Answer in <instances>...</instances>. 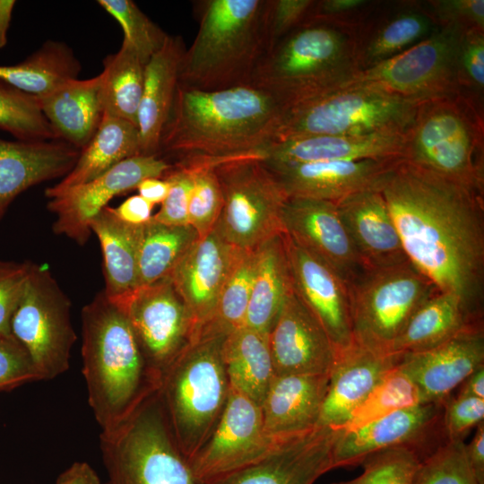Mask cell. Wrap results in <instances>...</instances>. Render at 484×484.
I'll use <instances>...</instances> for the list:
<instances>
[{
	"label": "cell",
	"mask_w": 484,
	"mask_h": 484,
	"mask_svg": "<svg viewBox=\"0 0 484 484\" xmlns=\"http://www.w3.org/2000/svg\"><path fill=\"white\" fill-rule=\"evenodd\" d=\"M379 189L410 263L482 322L484 195L403 159Z\"/></svg>",
	"instance_id": "1"
},
{
	"label": "cell",
	"mask_w": 484,
	"mask_h": 484,
	"mask_svg": "<svg viewBox=\"0 0 484 484\" xmlns=\"http://www.w3.org/2000/svg\"><path fill=\"white\" fill-rule=\"evenodd\" d=\"M286 108L251 84L200 91L178 83L163 127L160 154L223 157L263 150L273 139Z\"/></svg>",
	"instance_id": "2"
},
{
	"label": "cell",
	"mask_w": 484,
	"mask_h": 484,
	"mask_svg": "<svg viewBox=\"0 0 484 484\" xmlns=\"http://www.w3.org/2000/svg\"><path fill=\"white\" fill-rule=\"evenodd\" d=\"M81 318L88 402L107 432L158 393L161 378L148 364L126 315L103 290L83 307Z\"/></svg>",
	"instance_id": "3"
},
{
	"label": "cell",
	"mask_w": 484,
	"mask_h": 484,
	"mask_svg": "<svg viewBox=\"0 0 484 484\" xmlns=\"http://www.w3.org/2000/svg\"><path fill=\"white\" fill-rule=\"evenodd\" d=\"M182 56L178 83L200 91L248 85L268 48V0H207Z\"/></svg>",
	"instance_id": "4"
},
{
	"label": "cell",
	"mask_w": 484,
	"mask_h": 484,
	"mask_svg": "<svg viewBox=\"0 0 484 484\" xmlns=\"http://www.w3.org/2000/svg\"><path fill=\"white\" fill-rule=\"evenodd\" d=\"M354 47L352 30L306 22L266 50L250 84L272 93L287 110L346 85L359 72Z\"/></svg>",
	"instance_id": "5"
},
{
	"label": "cell",
	"mask_w": 484,
	"mask_h": 484,
	"mask_svg": "<svg viewBox=\"0 0 484 484\" xmlns=\"http://www.w3.org/2000/svg\"><path fill=\"white\" fill-rule=\"evenodd\" d=\"M483 114L464 94L419 102L404 160L484 195Z\"/></svg>",
	"instance_id": "6"
},
{
	"label": "cell",
	"mask_w": 484,
	"mask_h": 484,
	"mask_svg": "<svg viewBox=\"0 0 484 484\" xmlns=\"http://www.w3.org/2000/svg\"><path fill=\"white\" fill-rule=\"evenodd\" d=\"M224 338L199 333L161 377L159 394L176 443L187 460L208 439L226 402L229 382L221 354Z\"/></svg>",
	"instance_id": "7"
},
{
	"label": "cell",
	"mask_w": 484,
	"mask_h": 484,
	"mask_svg": "<svg viewBox=\"0 0 484 484\" xmlns=\"http://www.w3.org/2000/svg\"><path fill=\"white\" fill-rule=\"evenodd\" d=\"M107 484H198L170 429L159 392L100 433Z\"/></svg>",
	"instance_id": "8"
},
{
	"label": "cell",
	"mask_w": 484,
	"mask_h": 484,
	"mask_svg": "<svg viewBox=\"0 0 484 484\" xmlns=\"http://www.w3.org/2000/svg\"><path fill=\"white\" fill-rule=\"evenodd\" d=\"M419 102L348 83L288 108L272 141L407 133Z\"/></svg>",
	"instance_id": "9"
},
{
	"label": "cell",
	"mask_w": 484,
	"mask_h": 484,
	"mask_svg": "<svg viewBox=\"0 0 484 484\" xmlns=\"http://www.w3.org/2000/svg\"><path fill=\"white\" fill-rule=\"evenodd\" d=\"M264 159L262 150L236 154L214 168L223 198L215 229L243 250L282 234L281 217L288 196Z\"/></svg>",
	"instance_id": "10"
},
{
	"label": "cell",
	"mask_w": 484,
	"mask_h": 484,
	"mask_svg": "<svg viewBox=\"0 0 484 484\" xmlns=\"http://www.w3.org/2000/svg\"><path fill=\"white\" fill-rule=\"evenodd\" d=\"M436 291L410 262L367 269L348 286L353 342L388 355L414 313Z\"/></svg>",
	"instance_id": "11"
},
{
	"label": "cell",
	"mask_w": 484,
	"mask_h": 484,
	"mask_svg": "<svg viewBox=\"0 0 484 484\" xmlns=\"http://www.w3.org/2000/svg\"><path fill=\"white\" fill-rule=\"evenodd\" d=\"M10 333L29 354L41 380L54 379L68 370L77 338L71 302L46 267L31 263Z\"/></svg>",
	"instance_id": "12"
},
{
	"label": "cell",
	"mask_w": 484,
	"mask_h": 484,
	"mask_svg": "<svg viewBox=\"0 0 484 484\" xmlns=\"http://www.w3.org/2000/svg\"><path fill=\"white\" fill-rule=\"evenodd\" d=\"M464 32L456 26H440L431 36L402 53L358 72L348 83L416 102L462 94L456 61Z\"/></svg>",
	"instance_id": "13"
},
{
	"label": "cell",
	"mask_w": 484,
	"mask_h": 484,
	"mask_svg": "<svg viewBox=\"0 0 484 484\" xmlns=\"http://www.w3.org/2000/svg\"><path fill=\"white\" fill-rule=\"evenodd\" d=\"M283 439L265 433L261 406L229 386L215 428L188 462L196 481L207 483L262 460Z\"/></svg>",
	"instance_id": "14"
},
{
	"label": "cell",
	"mask_w": 484,
	"mask_h": 484,
	"mask_svg": "<svg viewBox=\"0 0 484 484\" xmlns=\"http://www.w3.org/2000/svg\"><path fill=\"white\" fill-rule=\"evenodd\" d=\"M113 300L126 315L148 364L161 378L194 333L190 313L169 276Z\"/></svg>",
	"instance_id": "15"
},
{
	"label": "cell",
	"mask_w": 484,
	"mask_h": 484,
	"mask_svg": "<svg viewBox=\"0 0 484 484\" xmlns=\"http://www.w3.org/2000/svg\"><path fill=\"white\" fill-rule=\"evenodd\" d=\"M171 164L155 155H137L122 160L99 177L49 199L48 208L56 214V234L84 245L91 222L115 196L136 189L145 178L160 177Z\"/></svg>",
	"instance_id": "16"
},
{
	"label": "cell",
	"mask_w": 484,
	"mask_h": 484,
	"mask_svg": "<svg viewBox=\"0 0 484 484\" xmlns=\"http://www.w3.org/2000/svg\"><path fill=\"white\" fill-rule=\"evenodd\" d=\"M281 219L282 233L327 265L347 287L367 269L335 203L288 197Z\"/></svg>",
	"instance_id": "17"
},
{
	"label": "cell",
	"mask_w": 484,
	"mask_h": 484,
	"mask_svg": "<svg viewBox=\"0 0 484 484\" xmlns=\"http://www.w3.org/2000/svg\"><path fill=\"white\" fill-rule=\"evenodd\" d=\"M439 28L427 1H377L354 31L359 72L402 53Z\"/></svg>",
	"instance_id": "18"
},
{
	"label": "cell",
	"mask_w": 484,
	"mask_h": 484,
	"mask_svg": "<svg viewBox=\"0 0 484 484\" xmlns=\"http://www.w3.org/2000/svg\"><path fill=\"white\" fill-rule=\"evenodd\" d=\"M275 376L330 374L338 357L328 334L293 289L268 333Z\"/></svg>",
	"instance_id": "19"
},
{
	"label": "cell",
	"mask_w": 484,
	"mask_h": 484,
	"mask_svg": "<svg viewBox=\"0 0 484 484\" xmlns=\"http://www.w3.org/2000/svg\"><path fill=\"white\" fill-rule=\"evenodd\" d=\"M242 250L223 238L214 227L191 246L171 272L169 278L194 323L192 338L211 320Z\"/></svg>",
	"instance_id": "20"
},
{
	"label": "cell",
	"mask_w": 484,
	"mask_h": 484,
	"mask_svg": "<svg viewBox=\"0 0 484 484\" xmlns=\"http://www.w3.org/2000/svg\"><path fill=\"white\" fill-rule=\"evenodd\" d=\"M283 235L292 289L323 326L337 353L353 344L347 285L324 263Z\"/></svg>",
	"instance_id": "21"
},
{
	"label": "cell",
	"mask_w": 484,
	"mask_h": 484,
	"mask_svg": "<svg viewBox=\"0 0 484 484\" xmlns=\"http://www.w3.org/2000/svg\"><path fill=\"white\" fill-rule=\"evenodd\" d=\"M337 432L316 427L287 437L262 460L202 484H314L333 469L332 453Z\"/></svg>",
	"instance_id": "22"
},
{
	"label": "cell",
	"mask_w": 484,
	"mask_h": 484,
	"mask_svg": "<svg viewBox=\"0 0 484 484\" xmlns=\"http://www.w3.org/2000/svg\"><path fill=\"white\" fill-rule=\"evenodd\" d=\"M484 366L483 324H471L444 343L399 355L398 368L418 387L424 403L444 402L472 372Z\"/></svg>",
	"instance_id": "23"
},
{
	"label": "cell",
	"mask_w": 484,
	"mask_h": 484,
	"mask_svg": "<svg viewBox=\"0 0 484 484\" xmlns=\"http://www.w3.org/2000/svg\"><path fill=\"white\" fill-rule=\"evenodd\" d=\"M443 404H419L356 428L338 429L333 445V469L359 465L371 453L393 446L411 445L423 452L421 444L443 427Z\"/></svg>",
	"instance_id": "24"
},
{
	"label": "cell",
	"mask_w": 484,
	"mask_h": 484,
	"mask_svg": "<svg viewBox=\"0 0 484 484\" xmlns=\"http://www.w3.org/2000/svg\"><path fill=\"white\" fill-rule=\"evenodd\" d=\"M400 160H327L277 164L264 160L288 197L337 203L355 193L380 188Z\"/></svg>",
	"instance_id": "25"
},
{
	"label": "cell",
	"mask_w": 484,
	"mask_h": 484,
	"mask_svg": "<svg viewBox=\"0 0 484 484\" xmlns=\"http://www.w3.org/2000/svg\"><path fill=\"white\" fill-rule=\"evenodd\" d=\"M335 203L367 269L410 262L379 188L355 193Z\"/></svg>",
	"instance_id": "26"
},
{
	"label": "cell",
	"mask_w": 484,
	"mask_h": 484,
	"mask_svg": "<svg viewBox=\"0 0 484 484\" xmlns=\"http://www.w3.org/2000/svg\"><path fill=\"white\" fill-rule=\"evenodd\" d=\"M398 360L399 355L378 354L354 342L339 353L330 372L317 427L343 429L354 411Z\"/></svg>",
	"instance_id": "27"
},
{
	"label": "cell",
	"mask_w": 484,
	"mask_h": 484,
	"mask_svg": "<svg viewBox=\"0 0 484 484\" xmlns=\"http://www.w3.org/2000/svg\"><path fill=\"white\" fill-rule=\"evenodd\" d=\"M406 133L366 135H313L271 142L262 151L269 163L327 160H386L405 156Z\"/></svg>",
	"instance_id": "28"
},
{
	"label": "cell",
	"mask_w": 484,
	"mask_h": 484,
	"mask_svg": "<svg viewBox=\"0 0 484 484\" xmlns=\"http://www.w3.org/2000/svg\"><path fill=\"white\" fill-rule=\"evenodd\" d=\"M80 151L61 140L7 141L0 138V220L28 188L65 177Z\"/></svg>",
	"instance_id": "29"
},
{
	"label": "cell",
	"mask_w": 484,
	"mask_h": 484,
	"mask_svg": "<svg viewBox=\"0 0 484 484\" xmlns=\"http://www.w3.org/2000/svg\"><path fill=\"white\" fill-rule=\"evenodd\" d=\"M329 376H274L261 404L265 433L286 438L316 428Z\"/></svg>",
	"instance_id": "30"
},
{
	"label": "cell",
	"mask_w": 484,
	"mask_h": 484,
	"mask_svg": "<svg viewBox=\"0 0 484 484\" xmlns=\"http://www.w3.org/2000/svg\"><path fill=\"white\" fill-rule=\"evenodd\" d=\"M185 50L180 37L168 35L161 48L145 65L137 116L141 155L159 156L160 136L178 85Z\"/></svg>",
	"instance_id": "31"
},
{
	"label": "cell",
	"mask_w": 484,
	"mask_h": 484,
	"mask_svg": "<svg viewBox=\"0 0 484 484\" xmlns=\"http://www.w3.org/2000/svg\"><path fill=\"white\" fill-rule=\"evenodd\" d=\"M37 98L57 138L79 151L89 143L104 116L99 74L68 81Z\"/></svg>",
	"instance_id": "32"
},
{
	"label": "cell",
	"mask_w": 484,
	"mask_h": 484,
	"mask_svg": "<svg viewBox=\"0 0 484 484\" xmlns=\"http://www.w3.org/2000/svg\"><path fill=\"white\" fill-rule=\"evenodd\" d=\"M141 155L137 126L104 113L101 123L68 174L56 185L46 189L48 198L85 184L128 158Z\"/></svg>",
	"instance_id": "33"
},
{
	"label": "cell",
	"mask_w": 484,
	"mask_h": 484,
	"mask_svg": "<svg viewBox=\"0 0 484 484\" xmlns=\"http://www.w3.org/2000/svg\"><path fill=\"white\" fill-rule=\"evenodd\" d=\"M141 226L119 220L109 206L91 222V232L99 238L105 279L104 293L120 298L138 288L137 255Z\"/></svg>",
	"instance_id": "34"
},
{
	"label": "cell",
	"mask_w": 484,
	"mask_h": 484,
	"mask_svg": "<svg viewBox=\"0 0 484 484\" xmlns=\"http://www.w3.org/2000/svg\"><path fill=\"white\" fill-rule=\"evenodd\" d=\"M221 354L229 386L261 406L275 376L268 333L243 325L225 336Z\"/></svg>",
	"instance_id": "35"
},
{
	"label": "cell",
	"mask_w": 484,
	"mask_h": 484,
	"mask_svg": "<svg viewBox=\"0 0 484 484\" xmlns=\"http://www.w3.org/2000/svg\"><path fill=\"white\" fill-rule=\"evenodd\" d=\"M257 264L244 325L268 333L292 290L283 235L256 247Z\"/></svg>",
	"instance_id": "36"
},
{
	"label": "cell",
	"mask_w": 484,
	"mask_h": 484,
	"mask_svg": "<svg viewBox=\"0 0 484 484\" xmlns=\"http://www.w3.org/2000/svg\"><path fill=\"white\" fill-rule=\"evenodd\" d=\"M483 324L472 320L454 295L436 291L414 313L388 350V355L433 349L466 327Z\"/></svg>",
	"instance_id": "37"
},
{
	"label": "cell",
	"mask_w": 484,
	"mask_h": 484,
	"mask_svg": "<svg viewBox=\"0 0 484 484\" xmlns=\"http://www.w3.org/2000/svg\"><path fill=\"white\" fill-rule=\"evenodd\" d=\"M80 70L78 59L65 43L48 40L21 63L0 65V82L40 97L78 79Z\"/></svg>",
	"instance_id": "38"
},
{
	"label": "cell",
	"mask_w": 484,
	"mask_h": 484,
	"mask_svg": "<svg viewBox=\"0 0 484 484\" xmlns=\"http://www.w3.org/2000/svg\"><path fill=\"white\" fill-rule=\"evenodd\" d=\"M145 65L125 41L117 53L103 60V71L99 75L104 113L137 126Z\"/></svg>",
	"instance_id": "39"
},
{
	"label": "cell",
	"mask_w": 484,
	"mask_h": 484,
	"mask_svg": "<svg viewBox=\"0 0 484 484\" xmlns=\"http://www.w3.org/2000/svg\"><path fill=\"white\" fill-rule=\"evenodd\" d=\"M199 238L190 226H169L152 219L141 226L138 246V287L167 278Z\"/></svg>",
	"instance_id": "40"
},
{
	"label": "cell",
	"mask_w": 484,
	"mask_h": 484,
	"mask_svg": "<svg viewBox=\"0 0 484 484\" xmlns=\"http://www.w3.org/2000/svg\"><path fill=\"white\" fill-rule=\"evenodd\" d=\"M256 264V248L242 250L220 293L211 320L198 333L226 336L244 325Z\"/></svg>",
	"instance_id": "41"
},
{
	"label": "cell",
	"mask_w": 484,
	"mask_h": 484,
	"mask_svg": "<svg viewBox=\"0 0 484 484\" xmlns=\"http://www.w3.org/2000/svg\"><path fill=\"white\" fill-rule=\"evenodd\" d=\"M179 160L185 161L193 173L188 223L199 238H203L214 229L221 212L222 192L214 168L223 157L194 155Z\"/></svg>",
	"instance_id": "42"
},
{
	"label": "cell",
	"mask_w": 484,
	"mask_h": 484,
	"mask_svg": "<svg viewBox=\"0 0 484 484\" xmlns=\"http://www.w3.org/2000/svg\"><path fill=\"white\" fill-rule=\"evenodd\" d=\"M423 403L418 387L396 364L354 411L343 430L359 428L398 410Z\"/></svg>",
	"instance_id": "43"
},
{
	"label": "cell",
	"mask_w": 484,
	"mask_h": 484,
	"mask_svg": "<svg viewBox=\"0 0 484 484\" xmlns=\"http://www.w3.org/2000/svg\"><path fill=\"white\" fill-rule=\"evenodd\" d=\"M0 129L21 141L59 140L36 96L0 82Z\"/></svg>",
	"instance_id": "44"
},
{
	"label": "cell",
	"mask_w": 484,
	"mask_h": 484,
	"mask_svg": "<svg viewBox=\"0 0 484 484\" xmlns=\"http://www.w3.org/2000/svg\"><path fill=\"white\" fill-rule=\"evenodd\" d=\"M424 456L421 450L411 445L381 449L364 458L359 464L363 469L360 475L331 484H411Z\"/></svg>",
	"instance_id": "45"
},
{
	"label": "cell",
	"mask_w": 484,
	"mask_h": 484,
	"mask_svg": "<svg viewBox=\"0 0 484 484\" xmlns=\"http://www.w3.org/2000/svg\"><path fill=\"white\" fill-rule=\"evenodd\" d=\"M411 484H479L463 440H445L419 463Z\"/></svg>",
	"instance_id": "46"
},
{
	"label": "cell",
	"mask_w": 484,
	"mask_h": 484,
	"mask_svg": "<svg viewBox=\"0 0 484 484\" xmlns=\"http://www.w3.org/2000/svg\"><path fill=\"white\" fill-rule=\"evenodd\" d=\"M98 4L122 27L124 39L146 65L163 46L168 34L131 0H99Z\"/></svg>",
	"instance_id": "47"
},
{
	"label": "cell",
	"mask_w": 484,
	"mask_h": 484,
	"mask_svg": "<svg viewBox=\"0 0 484 484\" xmlns=\"http://www.w3.org/2000/svg\"><path fill=\"white\" fill-rule=\"evenodd\" d=\"M456 73L462 94L483 103L484 30H471L462 34L457 54Z\"/></svg>",
	"instance_id": "48"
},
{
	"label": "cell",
	"mask_w": 484,
	"mask_h": 484,
	"mask_svg": "<svg viewBox=\"0 0 484 484\" xmlns=\"http://www.w3.org/2000/svg\"><path fill=\"white\" fill-rule=\"evenodd\" d=\"M169 181L170 188L160 211L151 219L169 226H186L188 223V204L193 186L191 168L179 160L161 177Z\"/></svg>",
	"instance_id": "49"
},
{
	"label": "cell",
	"mask_w": 484,
	"mask_h": 484,
	"mask_svg": "<svg viewBox=\"0 0 484 484\" xmlns=\"http://www.w3.org/2000/svg\"><path fill=\"white\" fill-rule=\"evenodd\" d=\"M41 380L25 349L12 334L0 333V391Z\"/></svg>",
	"instance_id": "50"
},
{
	"label": "cell",
	"mask_w": 484,
	"mask_h": 484,
	"mask_svg": "<svg viewBox=\"0 0 484 484\" xmlns=\"http://www.w3.org/2000/svg\"><path fill=\"white\" fill-rule=\"evenodd\" d=\"M376 2L375 0H315L306 22H324L354 32L373 10Z\"/></svg>",
	"instance_id": "51"
},
{
	"label": "cell",
	"mask_w": 484,
	"mask_h": 484,
	"mask_svg": "<svg viewBox=\"0 0 484 484\" xmlns=\"http://www.w3.org/2000/svg\"><path fill=\"white\" fill-rule=\"evenodd\" d=\"M483 419L484 399L457 395L444 402L442 426L446 440H463Z\"/></svg>",
	"instance_id": "52"
},
{
	"label": "cell",
	"mask_w": 484,
	"mask_h": 484,
	"mask_svg": "<svg viewBox=\"0 0 484 484\" xmlns=\"http://www.w3.org/2000/svg\"><path fill=\"white\" fill-rule=\"evenodd\" d=\"M315 0H268V48L304 24Z\"/></svg>",
	"instance_id": "53"
},
{
	"label": "cell",
	"mask_w": 484,
	"mask_h": 484,
	"mask_svg": "<svg viewBox=\"0 0 484 484\" xmlns=\"http://www.w3.org/2000/svg\"><path fill=\"white\" fill-rule=\"evenodd\" d=\"M427 4L440 26L484 30L483 0H428Z\"/></svg>",
	"instance_id": "54"
},
{
	"label": "cell",
	"mask_w": 484,
	"mask_h": 484,
	"mask_svg": "<svg viewBox=\"0 0 484 484\" xmlns=\"http://www.w3.org/2000/svg\"><path fill=\"white\" fill-rule=\"evenodd\" d=\"M31 263L0 260V333L11 334L10 322Z\"/></svg>",
	"instance_id": "55"
},
{
	"label": "cell",
	"mask_w": 484,
	"mask_h": 484,
	"mask_svg": "<svg viewBox=\"0 0 484 484\" xmlns=\"http://www.w3.org/2000/svg\"><path fill=\"white\" fill-rule=\"evenodd\" d=\"M152 209V203L135 194L125 199L119 206L111 208V211L122 221L140 226L151 220Z\"/></svg>",
	"instance_id": "56"
},
{
	"label": "cell",
	"mask_w": 484,
	"mask_h": 484,
	"mask_svg": "<svg viewBox=\"0 0 484 484\" xmlns=\"http://www.w3.org/2000/svg\"><path fill=\"white\" fill-rule=\"evenodd\" d=\"M471 441L466 445V454L469 464L479 484H484V422L477 427Z\"/></svg>",
	"instance_id": "57"
},
{
	"label": "cell",
	"mask_w": 484,
	"mask_h": 484,
	"mask_svg": "<svg viewBox=\"0 0 484 484\" xmlns=\"http://www.w3.org/2000/svg\"><path fill=\"white\" fill-rule=\"evenodd\" d=\"M56 484H102L93 468L85 462H75L56 479Z\"/></svg>",
	"instance_id": "58"
},
{
	"label": "cell",
	"mask_w": 484,
	"mask_h": 484,
	"mask_svg": "<svg viewBox=\"0 0 484 484\" xmlns=\"http://www.w3.org/2000/svg\"><path fill=\"white\" fill-rule=\"evenodd\" d=\"M169 188V181L160 177L145 178L136 187L138 194L153 205L165 200Z\"/></svg>",
	"instance_id": "59"
},
{
	"label": "cell",
	"mask_w": 484,
	"mask_h": 484,
	"mask_svg": "<svg viewBox=\"0 0 484 484\" xmlns=\"http://www.w3.org/2000/svg\"><path fill=\"white\" fill-rule=\"evenodd\" d=\"M460 385L459 396L484 399V366L468 376Z\"/></svg>",
	"instance_id": "60"
},
{
	"label": "cell",
	"mask_w": 484,
	"mask_h": 484,
	"mask_svg": "<svg viewBox=\"0 0 484 484\" xmlns=\"http://www.w3.org/2000/svg\"><path fill=\"white\" fill-rule=\"evenodd\" d=\"M14 5L15 1L13 0H0V48L6 45L7 32Z\"/></svg>",
	"instance_id": "61"
}]
</instances>
